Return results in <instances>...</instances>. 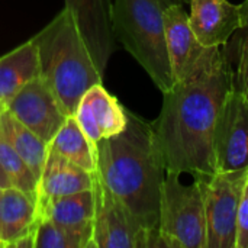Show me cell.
<instances>
[{"mask_svg":"<svg viewBox=\"0 0 248 248\" xmlns=\"http://www.w3.org/2000/svg\"><path fill=\"white\" fill-rule=\"evenodd\" d=\"M36 202L10 186L0 190V248H33Z\"/></svg>","mask_w":248,"mask_h":248,"instance_id":"5bb4252c","label":"cell"},{"mask_svg":"<svg viewBox=\"0 0 248 248\" xmlns=\"http://www.w3.org/2000/svg\"><path fill=\"white\" fill-rule=\"evenodd\" d=\"M174 1L177 0H113L112 6L115 39L163 93L176 84L166 35V10Z\"/></svg>","mask_w":248,"mask_h":248,"instance_id":"277c9868","label":"cell"},{"mask_svg":"<svg viewBox=\"0 0 248 248\" xmlns=\"http://www.w3.org/2000/svg\"><path fill=\"white\" fill-rule=\"evenodd\" d=\"M189 23L205 46H222L241 29L240 6L228 0H189Z\"/></svg>","mask_w":248,"mask_h":248,"instance_id":"9a60e30c","label":"cell"},{"mask_svg":"<svg viewBox=\"0 0 248 248\" xmlns=\"http://www.w3.org/2000/svg\"><path fill=\"white\" fill-rule=\"evenodd\" d=\"M215 173L248 170V100L234 86L214 131Z\"/></svg>","mask_w":248,"mask_h":248,"instance_id":"9c48e42d","label":"cell"},{"mask_svg":"<svg viewBox=\"0 0 248 248\" xmlns=\"http://www.w3.org/2000/svg\"><path fill=\"white\" fill-rule=\"evenodd\" d=\"M128 112L126 128L96 144L97 174L150 231L158 230L166 163L153 122Z\"/></svg>","mask_w":248,"mask_h":248,"instance_id":"7a4b0ae2","label":"cell"},{"mask_svg":"<svg viewBox=\"0 0 248 248\" xmlns=\"http://www.w3.org/2000/svg\"><path fill=\"white\" fill-rule=\"evenodd\" d=\"M94 219L92 248L164 247L160 231H150L93 173Z\"/></svg>","mask_w":248,"mask_h":248,"instance_id":"8992f818","label":"cell"},{"mask_svg":"<svg viewBox=\"0 0 248 248\" xmlns=\"http://www.w3.org/2000/svg\"><path fill=\"white\" fill-rule=\"evenodd\" d=\"M38 46L41 77L49 86L67 115H74L84 93L102 83L89 46L73 12L65 6L32 38Z\"/></svg>","mask_w":248,"mask_h":248,"instance_id":"3957f363","label":"cell"},{"mask_svg":"<svg viewBox=\"0 0 248 248\" xmlns=\"http://www.w3.org/2000/svg\"><path fill=\"white\" fill-rule=\"evenodd\" d=\"M240 6V15H241V29H246L248 38V0H244Z\"/></svg>","mask_w":248,"mask_h":248,"instance_id":"cb8c5ba5","label":"cell"},{"mask_svg":"<svg viewBox=\"0 0 248 248\" xmlns=\"http://www.w3.org/2000/svg\"><path fill=\"white\" fill-rule=\"evenodd\" d=\"M177 1H180V3H185V1H189V0H177Z\"/></svg>","mask_w":248,"mask_h":248,"instance_id":"4316f807","label":"cell"},{"mask_svg":"<svg viewBox=\"0 0 248 248\" xmlns=\"http://www.w3.org/2000/svg\"><path fill=\"white\" fill-rule=\"evenodd\" d=\"M6 109L46 144L54 140L70 116L41 76L20 89Z\"/></svg>","mask_w":248,"mask_h":248,"instance_id":"30bf717a","label":"cell"},{"mask_svg":"<svg viewBox=\"0 0 248 248\" xmlns=\"http://www.w3.org/2000/svg\"><path fill=\"white\" fill-rule=\"evenodd\" d=\"M0 132L39 180L48 155V144L17 121L9 109H4L0 116Z\"/></svg>","mask_w":248,"mask_h":248,"instance_id":"ac0fdd59","label":"cell"},{"mask_svg":"<svg viewBox=\"0 0 248 248\" xmlns=\"http://www.w3.org/2000/svg\"><path fill=\"white\" fill-rule=\"evenodd\" d=\"M235 87L247 97L248 100V38L246 36L240 46L238 68L235 76Z\"/></svg>","mask_w":248,"mask_h":248,"instance_id":"603a6c76","label":"cell"},{"mask_svg":"<svg viewBox=\"0 0 248 248\" xmlns=\"http://www.w3.org/2000/svg\"><path fill=\"white\" fill-rule=\"evenodd\" d=\"M0 163L10 180V185L26 193L29 198H32L36 202L38 180L35 174L29 169L26 161L6 141L1 132H0Z\"/></svg>","mask_w":248,"mask_h":248,"instance_id":"44dd1931","label":"cell"},{"mask_svg":"<svg viewBox=\"0 0 248 248\" xmlns=\"http://www.w3.org/2000/svg\"><path fill=\"white\" fill-rule=\"evenodd\" d=\"M166 35L176 83L187 81L211 71L227 57L222 46H205L196 38L183 3L174 1L167 7Z\"/></svg>","mask_w":248,"mask_h":248,"instance_id":"ba28073f","label":"cell"},{"mask_svg":"<svg viewBox=\"0 0 248 248\" xmlns=\"http://www.w3.org/2000/svg\"><path fill=\"white\" fill-rule=\"evenodd\" d=\"M0 190H1V189H0Z\"/></svg>","mask_w":248,"mask_h":248,"instance_id":"83f0119b","label":"cell"},{"mask_svg":"<svg viewBox=\"0 0 248 248\" xmlns=\"http://www.w3.org/2000/svg\"><path fill=\"white\" fill-rule=\"evenodd\" d=\"M92 238L90 232L57 225L44 217L33 231V248H92Z\"/></svg>","mask_w":248,"mask_h":248,"instance_id":"ffe728a7","label":"cell"},{"mask_svg":"<svg viewBox=\"0 0 248 248\" xmlns=\"http://www.w3.org/2000/svg\"><path fill=\"white\" fill-rule=\"evenodd\" d=\"M87 189H93V173L71 163L48 144V155L38 180L36 190L38 219L54 198Z\"/></svg>","mask_w":248,"mask_h":248,"instance_id":"4fadbf2b","label":"cell"},{"mask_svg":"<svg viewBox=\"0 0 248 248\" xmlns=\"http://www.w3.org/2000/svg\"><path fill=\"white\" fill-rule=\"evenodd\" d=\"M65 6L73 12L99 71L105 74L116 41L112 29L113 0H65Z\"/></svg>","mask_w":248,"mask_h":248,"instance_id":"7c38bea8","label":"cell"},{"mask_svg":"<svg viewBox=\"0 0 248 248\" xmlns=\"http://www.w3.org/2000/svg\"><path fill=\"white\" fill-rule=\"evenodd\" d=\"M49 145L71 163L81 169L94 173L97 169V150L96 145L87 138L77 124L74 115H70Z\"/></svg>","mask_w":248,"mask_h":248,"instance_id":"d6986e66","label":"cell"},{"mask_svg":"<svg viewBox=\"0 0 248 248\" xmlns=\"http://www.w3.org/2000/svg\"><path fill=\"white\" fill-rule=\"evenodd\" d=\"M235 248H248V179L243 190L240 209H238Z\"/></svg>","mask_w":248,"mask_h":248,"instance_id":"7402d4cb","label":"cell"},{"mask_svg":"<svg viewBox=\"0 0 248 248\" xmlns=\"http://www.w3.org/2000/svg\"><path fill=\"white\" fill-rule=\"evenodd\" d=\"M74 118L81 131L96 145L100 140L121 134L128 124V112L102 83L92 86L81 97Z\"/></svg>","mask_w":248,"mask_h":248,"instance_id":"8fae6325","label":"cell"},{"mask_svg":"<svg viewBox=\"0 0 248 248\" xmlns=\"http://www.w3.org/2000/svg\"><path fill=\"white\" fill-rule=\"evenodd\" d=\"M39 74V54L33 39L0 57V103L6 108L15 94Z\"/></svg>","mask_w":248,"mask_h":248,"instance_id":"2e32d148","label":"cell"},{"mask_svg":"<svg viewBox=\"0 0 248 248\" xmlns=\"http://www.w3.org/2000/svg\"><path fill=\"white\" fill-rule=\"evenodd\" d=\"M94 208H96L94 190L87 189V190L54 198L46 205L41 218L48 217L57 225L76 231L90 232L93 237Z\"/></svg>","mask_w":248,"mask_h":248,"instance_id":"e0dca14e","label":"cell"},{"mask_svg":"<svg viewBox=\"0 0 248 248\" xmlns=\"http://www.w3.org/2000/svg\"><path fill=\"white\" fill-rule=\"evenodd\" d=\"M10 186H12V185H10V180H9L7 174L4 173L3 166H1V163H0V189H6V187H10Z\"/></svg>","mask_w":248,"mask_h":248,"instance_id":"d4e9b609","label":"cell"},{"mask_svg":"<svg viewBox=\"0 0 248 248\" xmlns=\"http://www.w3.org/2000/svg\"><path fill=\"white\" fill-rule=\"evenodd\" d=\"M234 86L235 76L225 57L211 71L163 93L161 112L153 126L167 171L193 177L215 173L214 131Z\"/></svg>","mask_w":248,"mask_h":248,"instance_id":"6da1fadb","label":"cell"},{"mask_svg":"<svg viewBox=\"0 0 248 248\" xmlns=\"http://www.w3.org/2000/svg\"><path fill=\"white\" fill-rule=\"evenodd\" d=\"M4 109H6V108H4V106H3V105L0 103V116H1V113L4 112Z\"/></svg>","mask_w":248,"mask_h":248,"instance_id":"484cf974","label":"cell"},{"mask_svg":"<svg viewBox=\"0 0 248 248\" xmlns=\"http://www.w3.org/2000/svg\"><path fill=\"white\" fill-rule=\"evenodd\" d=\"M202 182L205 215H206V248H235L237 219L248 179V170L195 176Z\"/></svg>","mask_w":248,"mask_h":248,"instance_id":"52a82bcc","label":"cell"},{"mask_svg":"<svg viewBox=\"0 0 248 248\" xmlns=\"http://www.w3.org/2000/svg\"><path fill=\"white\" fill-rule=\"evenodd\" d=\"M180 174L167 171L161 189L158 231L164 247L206 248V215L199 177L183 185Z\"/></svg>","mask_w":248,"mask_h":248,"instance_id":"5b68a950","label":"cell"}]
</instances>
